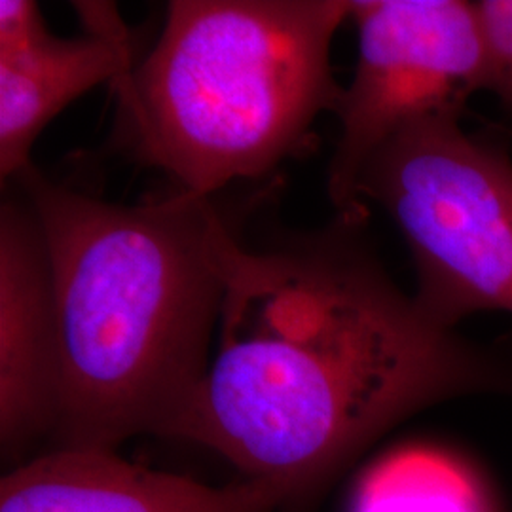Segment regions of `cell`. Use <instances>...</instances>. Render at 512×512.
<instances>
[{
  "label": "cell",
  "instance_id": "cell-1",
  "mask_svg": "<svg viewBox=\"0 0 512 512\" xmlns=\"http://www.w3.org/2000/svg\"><path fill=\"white\" fill-rule=\"evenodd\" d=\"M366 209L249 249L220 238L219 348L169 437L296 495L425 408L512 399V357L442 325L366 238Z\"/></svg>",
  "mask_w": 512,
  "mask_h": 512
},
{
  "label": "cell",
  "instance_id": "cell-2",
  "mask_svg": "<svg viewBox=\"0 0 512 512\" xmlns=\"http://www.w3.org/2000/svg\"><path fill=\"white\" fill-rule=\"evenodd\" d=\"M16 183L44 230L57 308L59 446L169 437L207 374L224 300L211 198L112 203L44 177Z\"/></svg>",
  "mask_w": 512,
  "mask_h": 512
},
{
  "label": "cell",
  "instance_id": "cell-3",
  "mask_svg": "<svg viewBox=\"0 0 512 512\" xmlns=\"http://www.w3.org/2000/svg\"><path fill=\"white\" fill-rule=\"evenodd\" d=\"M348 19L349 0H171L154 48L112 82L118 141L203 198L266 175L336 114Z\"/></svg>",
  "mask_w": 512,
  "mask_h": 512
},
{
  "label": "cell",
  "instance_id": "cell-4",
  "mask_svg": "<svg viewBox=\"0 0 512 512\" xmlns=\"http://www.w3.org/2000/svg\"><path fill=\"white\" fill-rule=\"evenodd\" d=\"M359 202L397 224L416 300L458 329L476 313L512 315V156L446 114L404 129L366 164Z\"/></svg>",
  "mask_w": 512,
  "mask_h": 512
},
{
  "label": "cell",
  "instance_id": "cell-5",
  "mask_svg": "<svg viewBox=\"0 0 512 512\" xmlns=\"http://www.w3.org/2000/svg\"><path fill=\"white\" fill-rule=\"evenodd\" d=\"M357 63L344 86L338 141L327 171L336 213L365 209L357 190L366 164L404 129L461 114L484 92L475 2L349 0Z\"/></svg>",
  "mask_w": 512,
  "mask_h": 512
},
{
  "label": "cell",
  "instance_id": "cell-6",
  "mask_svg": "<svg viewBox=\"0 0 512 512\" xmlns=\"http://www.w3.org/2000/svg\"><path fill=\"white\" fill-rule=\"evenodd\" d=\"M57 416V308L44 230L19 190L0 207V439L16 452Z\"/></svg>",
  "mask_w": 512,
  "mask_h": 512
},
{
  "label": "cell",
  "instance_id": "cell-7",
  "mask_svg": "<svg viewBox=\"0 0 512 512\" xmlns=\"http://www.w3.org/2000/svg\"><path fill=\"white\" fill-rule=\"evenodd\" d=\"M293 497L268 480L209 486L110 448L57 446L2 478L0 512H274Z\"/></svg>",
  "mask_w": 512,
  "mask_h": 512
},
{
  "label": "cell",
  "instance_id": "cell-8",
  "mask_svg": "<svg viewBox=\"0 0 512 512\" xmlns=\"http://www.w3.org/2000/svg\"><path fill=\"white\" fill-rule=\"evenodd\" d=\"M86 33L55 37L48 29L29 44L0 52V177L12 183L29 169L38 135L80 95L116 82L135 65L128 27L112 4H76Z\"/></svg>",
  "mask_w": 512,
  "mask_h": 512
},
{
  "label": "cell",
  "instance_id": "cell-9",
  "mask_svg": "<svg viewBox=\"0 0 512 512\" xmlns=\"http://www.w3.org/2000/svg\"><path fill=\"white\" fill-rule=\"evenodd\" d=\"M349 512H492V507L461 461L437 448L408 446L366 469Z\"/></svg>",
  "mask_w": 512,
  "mask_h": 512
},
{
  "label": "cell",
  "instance_id": "cell-10",
  "mask_svg": "<svg viewBox=\"0 0 512 512\" xmlns=\"http://www.w3.org/2000/svg\"><path fill=\"white\" fill-rule=\"evenodd\" d=\"M476 18L484 54V92L512 116V0H478Z\"/></svg>",
  "mask_w": 512,
  "mask_h": 512
},
{
  "label": "cell",
  "instance_id": "cell-11",
  "mask_svg": "<svg viewBox=\"0 0 512 512\" xmlns=\"http://www.w3.org/2000/svg\"><path fill=\"white\" fill-rule=\"evenodd\" d=\"M46 29L37 2L0 0V52L18 50Z\"/></svg>",
  "mask_w": 512,
  "mask_h": 512
}]
</instances>
